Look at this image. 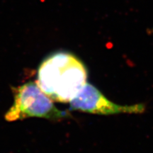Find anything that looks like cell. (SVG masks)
<instances>
[{
	"label": "cell",
	"instance_id": "3957f363",
	"mask_svg": "<svg viewBox=\"0 0 153 153\" xmlns=\"http://www.w3.org/2000/svg\"><path fill=\"white\" fill-rule=\"evenodd\" d=\"M70 109L97 115L120 114H138L145 111L143 104L120 105L110 101L94 86L86 83L81 90L70 101Z\"/></svg>",
	"mask_w": 153,
	"mask_h": 153
},
{
	"label": "cell",
	"instance_id": "7a4b0ae2",
	"mask_svg": "<svg viewBox=\"0 0 153 153\" xmlns=\"http://www.w3.org/2000/svg\"><path fill=\"white\" fill-rule=\"evenodd\" d=\"M14 102L5 115L6 120L14 121L29 117L58 120L70 116L61 111L53 101L40 89L36 82H29L14 90Z\"/></svg>",
	"mask_w": 153,
	"mask_h": 153
},
{
	"label": "cell",
	"instance_id": "6da1fadb",
	"mask_svg": "<svg viewBox=\"0 0 153 153\" xmlns=\"http://www.w3.org/2000/svg\"><path fill=\"white\" fill-rule=\"evenodd\" d=\"M87 68L79 57L57 52L41 63L36 83L53 101L70 103L87 83Z\"/></svg>",
	"mask_w": 153,
	"mask_h": 153
}]
</instances>
